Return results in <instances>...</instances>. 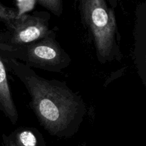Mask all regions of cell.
I'll use <instances>...</instances> for the list:
<instances>
[{"instance_id": "3", "label": "cell", "mask_w": 146, "mask_h": 146, "mask_svg": "<svg viewBox=\"0 0 146 146\" xmlns=\"http://www.w3.org/2000/svg\"><path fill=\"white\" fill-rule=\"evenodd\" d=\"M0 51L31 68L51 72H61L71 62V58L56 39V32H51L41 39L18 46L1 44Z\"/></svg>"}, {"instance_id": "4", "label": "cell", "mask_w": 146, "mask_h": 146, "mask_svg": "<svg viewBox=\"0 0 146 146\" xmlns=\"http://www.w3.org/2000/svg\"><path fill=\"white\" fill-rule=\"evenodd\" d=\"M49 19L48 13L44 11L19 15L9 29L11 36L7 45L22 46L46 36L51 31L49 29Z\"/></svg>"}, {"instance_id": "7", "label": "cell", "mask_w": 146, "mask_h": 146, "mask_svg": "<svg viewBox=\"0 0 146 146\" xmlns=\"http://www.w3.org/2000/svg\"><path fill=\"white\" fill-rule=\"evenodd\" d=\"M19 16V14L15 10L5 7L0 2V20L5 23L9 29L11 28Z\"/></svg>"}, {"instance_id": "9", "label": "cell", "mask_w": 146, "mask_h": 146, "mask_svg": "<svg viewBox=\"0 0 146 146\" xmlns=\"http://www.w3.org/2000/svg\"><path fill=\"white\" fill-rule=\"evenodd\" d=\"M3 139H4V146H15L13 141L11 138L7 135H3Z\"/></svg>"}, {"instance_id": "8", "label": "cell", "mask_w": 146, "mask_h": 146, "mask_svg": "<svg viewBox=\"0 0 146 146\" xmlns=\"http://www.w3.org/2000/svg\"><path fill=\"white\" fill-rule=\"evenodd\" d=\"M42 7L51 11L57 17H60L63 12L62 0H37Z\"/></svg>"}, {"instance_id": "2", "label": "cell", "mask_w": 146, "mask_h": 146, "mask_svg": "<svg viewBox=\"0 0 146 146\" xmlns=\"http://www.w3.org/2000/svg\"><path fill=\"white\" fill-rule=\"evenodd\" d=\"M83 24L91 36L98 61L105 64L119 60L115 15L106 0H78Z\"/></svg>"}, {"instance_id": "5", "label": "cell", "mask_w": 146, "mask_h": 146, "mask_svg": "<svg viewBox=\"0 0 146 146\" xmlns=\"http://www.w3.org/2000/svg\"><path fill=\"white\" fill-rule=\"evenodd\" d=\"M0 111L15 125L18 121V112L11 94L7 68L0 56Z\"/></svg>"}, {"instance_id": "1", "label": "cell", "mask_w": 146, "mask_h": 146, "mask_svg": "<svg viewBox=\"0 0 146 146\" xmlns=\"http://www.w3.org/2000/svg\"><path fill=\"white\" fill-rule=\"evenodd\" d=\"M0 56L6 68L28 91L31 110L50 135L71 137L78 132L86 113L81 95L73 91L63 81L43 78L23 63L10 57Z\"/></svg>"}, {"instance_id": "6", "label": "cell", "mask_w": 146, "mask_h": 146, "mask_svg": "<svg viewBox=\"0 0 146 146\" xmlns=\"http://www.w3.org/2000/svg\"><path fill=\"white\" fill-rule=\"evenodd\" d=\"M38 132L35 128H19L9 135L15 146H38Z\"/></svg>"}]
</instances>
